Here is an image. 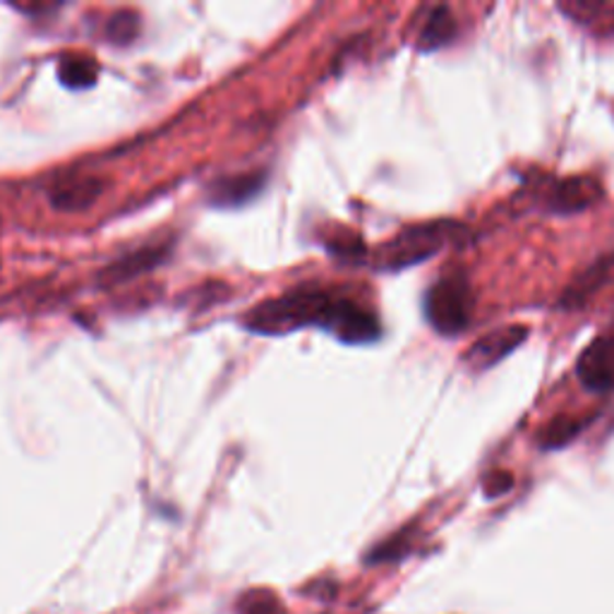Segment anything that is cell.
<instances>
[{
  "instance_id": "6da1fadb",
  "label": "cell",
  "mask_w": 614,
  "mask_h": 614,
  "mask_svg": "<svg viewBox=\"0 0 614 614\" xmlns=\"http://www.w3.org/2000/svg\"><path fill=\"white\" fill-rule=\"evenodd\" d=\"M243 327L262 336H283L305 327H320L341 344H374L382 336L380 317L358 300L322 288H293L283 296L255 305L243 317Z\"/></svg>"
},
{
  "instance_id": "7a4b0ae2",
  "label": "cell",
  "mask_w": 614,
  "mask_h": 614,
  "mask_svg": "<svg viewBox=\"0 0 614 614\" xmlns=\"http://www.w3.org/2000/svg\"><path fill=\"white\" fill-rule=\"evenodd\" d=\"M466 233V225L456 221H432L410 225V229L401 231L394 241H390L380 250L378 267L386 271H398L420 265V262H428L447 245H459Z\"/></svg>"
},
{
  "instance_id": "3957f363",
  "label": "cell",
  "mask_w": 614,
  "mask_h": 614,
  "mask_svg": "<svg viewBox=\"0 0 614 614\" xmlns=\"http://www.w3.org/2000/svg\"><path fill=\"white\" fill-rule=\"evenodd\" d=\"M422 312L430 327L447 338L461 336L473 317V288L468 274L451 269L430 283L422 298Z\"/></svg>"
},
{
  "instance_id": "277c9868",
  "label": "cell",
  "mask_w": 614,
  "mask_h": 614,
  "mask_svg": "<svg viewBox=\"0 0 614 614\" xmlns=\"http://www.w3.org/2000/svg\"><path fill=\"white\" fill-rule=\"evenodd\" d=\"M576 378L591 394L614 392V322L583 348L576 360Z\"/></svg>"
},
{
  "instance_id": "5b68a950",
  "label": "cell",
  "mask_w": 614,
  "mask_h": 614,
  "mask_svg": "<svg viewBox=\"0 0 614 614\" xmlns=\"http://www.w3.org/2000/svg\"><path fill=\"white\" fill-rule=\"evenodd\" d=\"M525 338H529V329L523 324H509V327L495 329L490 334H485L483 338H478L463 356V366L473 372H485L495 368L499 360H505L507 356H511Z\"/></svg>"
},
{
  "instance_id": "8992f818",
  "label": "cell",
  "mask_w": 614,
  "mask_h": 614,
  "mask_svg": "<svg viewBox=\"0 0 614 614\" xmlns=\"http://www.w3.org/2000/svg\"><path fill=\"white\" fill-rule=\"evenodd\" d=\"M603 197V185L593 175L559 178L545 190V209L553 215H576Z\"/></svg>"
},
{
  "instance_id": "52a82bcc",
  "label": "cell",
  "mask_w": 614,
  "mask_h": 614,
  "mask_svg": "<svg viewBox=\"0 0 614 614\" xmlns=\"http://www.w3.org/2000/svg\"><path fill=\"white\" fill-rule=\"evenodd\" d=\"M106 187L104 178L96 175H68L51 187V205L60 211L90 209Z\"/></svg>"
},
{
  "instance_id": "ba28073f",
  "label": "cell",
  "mask_w": 614,
  "mask_h": 614,
  "mask_svg": "<svg viewBox=\"0 0 614 614\" xmlns=\"http://www.w3.org/2000/svg\"><path fill=\"white\" fill-rule=\"evenodd\" d=\"M262 187H265V173L229 175L209 187V202L215 207H241L257 197Z\"/></svg>"
},
{
  "instance_id": "9c48e42d",
  "label": "cell",
  "mask_w": 614,
  "mask_h": 614,
  "mask_svg": "<svg viewBox=\"0 0 614 614\" xmlns=\"http://www.w3.org/2000/svg\"><path fill=\"white\" fill-rule=\"evenodd\" d=\"M456 32H459V24L456 18L451 15V10L447 5H435L428 12V18H425L422 30L418 34V51L422 54L440 51V48L454 42Z\"/></svg>"
},
{
  "instance_id": "30bf717a",
  "label": "cell",
  "mask_w": 614,
  "mask_h": 614,
  "mask_svg": "<svg viewBox=\"0 0 614 614\" xmlns=\"http://www.w3.org/2000/svg\"><path fill=\"white\" fill-rule=\"evenodd\" d=\"M166 255V247L159 245V247H144L140 253H132L128 257L118 259L116 265H111L104 274H102V281L108 286H116L123 281H130L135 277H140V274L149 271L152 267H157L161 259Z\"/></svg>"
},
{
  "instance_id": "8fae6325",
  "label": "cell",
  "mask_w": 614,
  "mask_h": 614,
  "mask_svg": "<svg viewBox=\"0 0 614 614\" xmlns=\"http://www.w3.org/2000/svg\"><path fill=\"white\" fill-rule=\"evenodd\" d=\"M612 267H614V255H610V257H605V259H600L595 267L588 269V271L583 274V277H581L579 281H576L567 293H564L561 303L567 305V308H574V305L583 303V300H586L588 296H591L593 291H598V288L605 283V279L610 277Z\"/></svg>"
},
{
  "instance_id": "7c38bea8",
  "label": "cell",
  "mask_w": 614,
  "mask_h": 614,
  "mask_svg": "<svg viewBox=\"0 0 614 614\" xmlns=\"http://www.w3.org/2000/svg\"><path fill=\"white\" fill-rule=\"evenodd\" d=\"M588 425L586 418H574V416H561L549 420L543 432L537 435V444L543 449H561L567 447L574 437H579L583 432V428Z\"/></svg>"
},
{
  "instance_id": "4fadbf2b",
  "label": "cell",
  "mask_w": 614,
  "mask_h": 614,
  "mask_svg": "<svg viewBox=\"0 0 614 614\" xmlns=\"http://www.w3.org/2000/svg\"><path fill=\"white\" fill-rule=\"evenodd\" d=\"M58 78L70 90H86L96 82V62L90 58H66L58 68Z\"/></svg>"
},
{
  "instance_id": "5bb4252c",
  "label": "cell",
  "mask_w": 614,
  "mask_h": 614,
  "mask_svg": "<svg viewBox=\"0 0 614 614\" xmlns=\"http://www.w3.org/2000/svg\"><path fill=\"white\" fill-rule=\"evenodd\" d=\"M137 32H140V20H137L135 12H118V15H113L106 34H108V42L113 44H130Z\"/></svg>"
},
{
  "instance_id": "9a60e30c",
  "label": "cell",
  "mask_w": 614,
  "mask_h": 614,
  "mask_svg": "<svg viewBox=\"0 0 614 614\" xmlns=\"http://www.w3.org/2000/svg\"><path fill=\"white\" fill-rule=\"evenodd\" d=\"M277 598L267 591H253L241 600V614H277Z\"/></svg>"
},
{
  "instance_id": "2e32d148",
  "label": "cell",
  "mask_w": 614,
  "mask_h": 614,
  "mask_svg": "<svg viewBox=\"0 0 614 614\" xmlns=\"http://www.w3.org/2000/svg\"><path fill=\"white\" fill-rule=\"evenodd\" d=\"M513 487V478H511V473H505V471H495L490 473L485 478V495L487 497H499V495H505L509 493Z\"/></svg>"
}]
</instances>
